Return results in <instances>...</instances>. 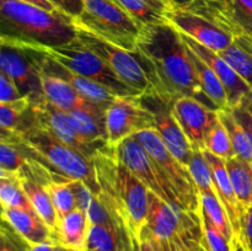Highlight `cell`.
<instances>
[{"mask_svg":"<svg viewBox=\"0 0 252 251\" xmlns=\"http://www.w3.org/2000/svg\"><path fill=\"white\" fill-rule=\"evenodd\" d=\"M134 53L158 97L172 102L182 96H189L211 110L218 111L202 90L186 44L170 22L140 27Z\"/></svg>","mask_w":252,"mask_h":251,"instance_id":"6da1fadb","label":"cell"},{"mask_svg":"<svg viewBox=\"0 0 252 251\" xmlns=\"http://www.w3.org/2000/svg\"><path fill=\"white\" fill-rule=\"evenodd\" d=\"M100 193L98 198L126 224L135 240L147 224L150 191L118 160L116 149L107 147L94 157Z\"/></svg>","mask_w":252,"mask_h":251,"instance_id":"7a4b0ae2","label":"cell"},{"mask_svg":"<svg viewBox=\"0 0 252 251\" xmlns=\"http://www.w3.org/2000/svg\"><path fill=\"white\" fill-rule=\"evenodd\" d=\"M76 39L73 19L17 0H0V42L20 46H65Z\"/></svg>","mask_w":252,"mask_h":251,"instance_id":"3957f363","label":"cell"},{"mask_svg":"<svg viewBox=\"0 0 252 251\" xmlns=\"http://www.w3.org/2000/svg\"><path fill=\"white\" fill-rule=\"evenodd\" d=\"M15 133L41 157L51 171L70 180H80L94 194L97 196L100 193L93 160L64 144L56 135L36 123Z\"/></svg>","mask_w":252,"mask_h":251,"instance_id":"277c9868","label":"cell"},{"mask_svg":"<svg viewBox=\"0 0 252 251\" xmlns=\"http://www.w3.org/2000/svg\"><path fill=\"white\" fill-rule=\"evenodd\" d=\"M84 10L73 19L75 26L90 31L100 38L135 52L140 26L113 0H83Z\"/></svg>","mask_w":252,"mask_h":251,"instance_id":"5b68a950","label":"cell"},{"mask_svg":"<svg viewBox=\"0 0 252 251\" xmlns=\"http://www.w3.org/2000/svg\"><path fill=\"white\" fill-rule=\"evenodd\" d=\"M33 48L38 49L39 52L53 61L58 62L69 70L101 84L118 97H128V96L143 97L139 91L123 83L105 61L83 46L78 39L56 48H49V47H33Z\"/></svg>","mask_w":252,"mask_h":251,"instance_id":"8992f818","label":"cell"},{"mask_svg":"<svg viewBox=\"0 0 252 251\" xmlns=\"http://www.w3.org/2000/svg\"><path fill=\"white\" fill-rule=\"evenodd\" d=\"M134 138L157 164L160 175L174 189L184 208L191 213L201 214V197L189 167L167 149L157 130H143Z\"/></svg>","mask_w":252,"mask_h":251,"instance_id":"52a82bcc","label":"cell"},{"mask_svg":"<svg viewBox=\"0 0 252 251\" xmlns=\"http://www.w3.org/2000/svg\"><path fill=\"white\" fill-rule=\"evenodd\" d=\"M76 27V39L83 46L100 57L108 64L116 75L125 84L144 96H157L152 81L148 78L144 68L140 64L137 54L121 47L115 46L105 39L100 38L90 31Z\"/></svg>","mask_w":252,"mask_h":251,"instance_id":"ba28073f","label":"cell"},{"mask_svg":"<svg viewBox=\"0 0 252 251\" xmlns=\"http://www.w3.org/2000/svg\"><path fill=\"white\" fill-rule=\"evenodd\" d=\"M106 129L108 147L116 149L127 138L155 129V118L142 97H116L106 111Z\"/></svg>","mask_w":252,"mask_h":251,"instance_id":"9c48e42d","label":"cell"},{"mask_svg":"<svg viewBox=\"0 0 252 251\" xmlns=\"http://www.w3.org/2000/svg\"><path fill=\"white\" fill-rule=\"evenodd\" d=\"M0 70L14 80L22 96L31 100V105L46 101L42 88L41 71L30 47L0 42Z\"/></svg>","mask_w":252,"mask_h":251,"instance_id":"30bf717a","label":"cell"},{"mask_svg":"<svg viewBox=\"0 0 252 251\" xmlns=\"http://www.w3.org/2000/svg\"><path fill=\"white\" fill-rule=\"evenodd\" d=\"M116 154H117L118 160L134 176H137L152 193L172 206L184 208L174 189L165 182V180L160 175L157 164L153 161L147 150L134 137L123 140L116 148Z\"/></svg>","mask_w":252,"mask_h":251,"instance_id":"8fae6325","label":"cell"},{"mask_svg":"<svg viewBox=\"0 0 252 251\" xmlns=\"http://www.w3.org/2000/svg\"><path fill=\"white\" fill-rule=\"evenodd\" d=\"M201 224V214L172 206L150 192L149 213L140 236L147 235L158 241H170L176 235L197 228Z\"/></svg>","mask_w":252,"mask_h":251,"instance_id":"7c38bea8","label":"cell"},{"mask_svg":"<svg viewBox=\"0 0 252 251\" xmlns=\"http://www.w3.org/2000/svg\"><path fill=\"white\" fill-rule=\"evenodd\" d=\"M166 19L177 31L216 52L224 51L234 42L229 32L196 12L174 6L166 12Z\"/></svg>","mask_w":252,"mask_h":251,"instance_id":"4fadbf2b","label":"cell"},{"mask_svg":"<svg viewBox=\"0 0 252 251\" xmlns=\"http://www.w3.org/2000/svg\"><path fill=\"white\" fill-rule=\"evenodd\" d=\"M142 98L154 115L155 130L161 138L162 143L182 164L189 166L194 148L175 118L170 105L171 102H166L158 96H144Z\"/></svg>","mask_w":252,"mask_h":251,"instance_id":"5bb4252c","label":"cell"},{"mask_svg":"<svg viewBox=\"0 0 252 251\" xmlns=\"http://www.w3.org/2000/svg\"><path fill=\"white\" fill-rule=\"evenodd\" d=\"M170 105L175 118L192 147L203 150L207 133L218 118V111L211 110L198 100L189 96L176 98Z\"/></svg>","mask_w":252,"mask_h":251,"instance_id":"9a60e30c","label":"cell"},{"mask_svg":"<svg viewBox=\"0 0 252 251\" xmlns=\"http://www.w3.org/2000/svg\"><path fill=\"white\" fill-rule=\"evenodd\" d=\"M180 34H181V38L184 41V43L189 48H191L197 56L201 57L213 69L214 73L217 74V76L221 81V84H223L224 89L226 91L229 108L238 107L252 93L251 86L234 70L233 66L218 52L203 46V44L194 41L193 38H191L187 34L181 33V32H180Z\"/></svg>","mask_w":252,"mask_h":251,"instance_id":"2e32d148","label":"cell"},{"mask_svg":"<svg viewBox=\"0 0 252 251\" xmlns=\"http://www.w3.org/2000/svg\"><path fill=\"white\" fill-rule=\"evenodd\" d=\"M31 110L33 113L34 123L56 135L64 144L78 150L84 157L91 160L98 153L97 150L94 149L91 145L81 139L80 135L74 129L66 112L54 107L47 101L39 103V105H31Z\"/></svg>","mask_w":252,"mask_h":251,"instance_id":"e0dca14e","label":"cell"},{"mask_svg":"<svg viewBox=\"0 0 252 251\" xmlns=\"http://www.w3.org/2000/svg\"><path fill=\"white\" fill-rule=\"evenodd\" d=\"M30 48L33 51L34 59H36V63L37 65H38L41 73H44L47 74V75L51 76H56V78H59L62 79V80L66 81V83H68L69 85L73 86L83 97L88 98V100L90 101H94V102L98 103V105L106 106V107H108V106L116 100V97H118V96H116L115 94L111 93L108 89H106L105 86H102L101 84L69 70L65 66L59 64L58 62L53 61V59L47 57L46 54H43L42 52H39L38 49L33 48V47H30Z\"/></svg>","mask_w":252,"mask_h":251,"instance_id":"ac0fdd59","label":"cell"},{"mask_svg":"<svg viewBox=\"0 0 252 251\" xmlns=\"http://www.w3.org/2000/svg\"><path fill=\"white\" fill-rule=\"evenodd\" d=\"M106 111L107 107L85 98L84 102L73 111L68 117L81 139L97 152L106 149L107 129H106Z\"/></svg>","mask_w":252,"mask_h":251,"instance_id":"d6986e66","label":"cell"},{"mask_svg":"<svg viewBox=\"0 0 252 251\" xmlns=\"http://www.w3.org/2000/svg\"><path fill=\"white\" fill-rule=\"evenodd\" d=\"M202 152H203L204 157H206L207 162H208L209 167L212 170V176H213L217 194H218L221 204H223L226 213H228L230 223L233 225L235 238L238 239L241 234V218H243L245 209L243 208L240 202L238 201L233 184H231L230 176H229L228 169H226L225 160L216 157V155L212 154L206 149H203Z\"/></svg>","mask_w":252,"mask_h":251,"instance_id":"ffe728a7","label":"cell"},{"mask_svg":"<svg viewBox=\"0 0 252 251\" xmlns=\"http://www.w3.org/2000/svg\"><path fill=\"white\" fill-rule=\"evenodd\" d=\"M85 251H139V243L121 224H89Z\"/></svg>","mask_w":252,"mask_h":251,"instance_id":"44dd1931","label":"cell"},{"mask_svg":"<svg viewBox=\"0 0 252 251\" xmlns=\"http://www.w3.org/2000/svg\"><path fill=\"white\" fill-rule=\"evenodd\" d=\"M1 218L31 245L57 241L56 235L33 208H2Z\"/></svg>","mask_w":252,"mask_h":251,"instance_id":"7402d4cb","label":"cell"},{"mask_svg":"<svg viewBox=\"0 0 252 251\" xmlns=\"http://www.w3.org/2000/svg\"><path fill=\"white\" fill-rule=\"evenodd\" d=\"M19 179L22 185V188L36 213L43 219L44 223L51 228L57 238L59 218L54 209L51 196L46 188V185L39 181L37 177H34L26 167L19 172Z\"/></svg>","mask_w":252,"mask_h":251,"instance_id":"603a6c76","label":"cell"},{"mask_svg":"<svg viewBox=\"0 0 252 251\" xmlns=\"http://www.w3.org/2000/svg\"><path fill=\"white\" fill-rule=\"evenodd\" d=\"M88 233V214L80 208H75L59 220L57 241L69 250L85 251Z\"/></svg>","mask_w":252,"mask_h":251,"instance_id":"cb8c5ba5","label":"cell"},{"mask_svg":"<svg viewBox=\"0 0 252 251\" xmlns=\"http://www.w3.org/2000/svg\"><path fill=\"white\" fill-rule=\"evenodd\" d=\"M41 79L47 102L64 112H70L85 100V97H83L73 86L62 79L44 73H41Z\"/></svg>","mask_w":252,"mask_h":251,"instance_id":"d4e9b609","label":"cell"},{"mask_svg":"<svg viewBox=\"0 0 252 251\" xmlns=\"http://www.w3.org/2000/svg\"><path fill=\"white\" fill-rule=\"evenodd\" d=\"M187 51H189V57L192 59V63H193L194 69H196L197 78H198V81L201 84V88L203 90V93L213 101L214 105L218 108V111L229 108L226 91L224 89L221 81L217 76V74L214 73L213 69L201 57L197 56L191 48L187 47Z\"/></svg>","mask_w":252,"mask_h":251,"instance_id":"484cf974","label":"cell"},{"mask_svg":"<svg viewBox=\"0 0 252 251\" xmlns=\"http://www.w3.org/2000/svg\"><path fill=\"white\" fill-rule=\"evenodd\" d=\"M125 10L140 27L169 22L166 12L169 7L157 0H113Z\"/></svg>","mask_w":252,"mask_h":251,"instance_id":"4316f807","label":"cell"},{"mask_svg":"<svg viewBox=\"0 0 252 251\" xmlns=\"http://www.w3.org/2000/svg\"><path fill=\"white\" fill-rule=\"evenodd\" d=\"M238 201L244 209L252 206V162L238 157L225 160Z\"/></svg>","mask_w":252,"mask_h":251,"instance_id":"83f0119b","label":"cell"},{"mask_svg":"<svg viewBox=\"0 0 252 251\" xmlns=\"http://www.w3.org/2000/svg\"><path fill=\"white\" fill-rule=\"evenodd\" d=\"M218 113L221 122L225 126L229 133L234 152H235V157L252 162V139L248 130L243 127V125L236 118L233 108L219 110Z\"/></svg>","mask_w":252,"mask_h":251,"instance_id":"f1b7e54d","label":"cell"},{"mask_svg":"<svg viewBox=\"0 0 252 251\" xmlns=\"http://www.w3.org/2000/svg\"><path fill=\"white\" fill-rule=\"evenodd\" d=\"M199 197H201V213L204 214L226 236L228 240L234 243L236 238L233 225L217 192L203 193Z\"/></svg>","mask_w":252,"mask_h":251,"instance_id":"f546056e","label":"cell"},{"mask_svg":"<svg viewBox=\"0 0 252 251\" xmlns=\"http://www.w3.org/2000/svg\"><path fill=\"white\" fill-rule=\"evenodd\" d=\"M0 202L2 208H33L17 174L0 171Z\"/></svg>","mask_w":252,"mask_h":251,"instance_id":"4dcf8cb0","label":"cell"},{"mask_svg":"<svg viewBox=\"0 0 252 251\" xmlns=\"http://www.w3.org/2000/svg\"><path fill=\"white\" fill-rule=\"evenodd\" d=\"M46 188L53 202L58 218H62L73 212L76 207L75 194L71 187V180L68 177L63 179H53L46 185Z\"/></svg>","mask_w":252,"mask_h":251,"instance_id":"1f68e13d","label":"cell"},{"mask_svg":"<svg viewBox=\"0 0 252 251\" xmlns=\"http://www.w3.org/2000/svg\"><path fill=\"white\" fill-rule=\"evenodd\" d=\"M204 149L224 160H228L230 157H235V152H234L230 137H229V133L226 130L225 126L223 125L220 117H219V113L217 121L213 123L211 129L207 133Z\"/></svg>","mask_w":252,"mask_h":251,"instance_id":"d6a6232c","label":"cell"},{"mask_svg":"<svg viewBox=\"0 0 252 251\" xmlns=\"http://www.w3.org/2000/svg\"><path fill=\"white\" fill-rule=\"evenodd\" d=\"M218 53L252 89V52L239 42L234 41L228 48Z\"/></svg>","mask_w":252,"mask_h":251,"instance_id":"836d02e7","label":"cell"},{"mask_svg":"<svg viewBox=\"0 0 252 251\" xmlns=\"http://www.w3.org/2000/svg\"><path fill=\"white\" fill-rule=\"evenodd\" d=\"M31 107V100L26 96L11 102L0 103V127L1 130H19L27 111Z\"/></svg>","mask_w":252,"mask_h":251,"instance_id":"e575fe53","label":"cell"},{"mask_svg":"<svg viewBox=\"0 0 252 251\" xmlns=\"http://www.w3.org/2000/svg\"><path fill=\"white\" fill-rule=\"evenodd\" d=\"M187 167L196 182L199 196L203 193L217 192L216 187H214L213 176H212V170L201 149L193 150V155H192V159Z\"/></svg>","mask_w":252,"mask_h":251,"instance_id":"d590c367","label":"cell"},{"mask_svg":"<svg viewBox=\"0 0 252 251\" xmlns=\"http://www.w3.org/2000/svg\"><path fill=\"white\" fill-rule=\"evenodd\" d=\"M29 162L30 159L20 148L5 140L0 142V166H1L0 171L17 174L24 170Z\"/></svg>","mask_w":252,"mask_h":251,"instance_id":"8d00e7d4","label":"cell"},{"mask_svg":"<svg viewBox=\"0 0 252 251\" xmlns=\"http://www.w3.org/2000/svg\"><path fill=\"white\" fill-rule=\"evenodd\" d=\"M202 221V243L206 251H233V243L201 213Z\"/></svg>","mask_w":252,"mask_h":251,"instance_id":"74e56055","label":"cell"},{"mask_svg":"<svg viewBox=\"0 0 252 251\" xmlns=\"http://www.w3.org/2000/svg\"><path fill=\"white\" fill-rule=\"evenodd\" d=\"M169 243L171 251H206L202 243V224L197 228L176 235Z\"/></svg>","mask_w":252,"mask_h":251,"instance_id":"f35d334b","label":"cell"},{"mask_svg":"<svg viewBox=\"0 0 252 251\" xmlns=\"http://www.w3.org/2000/svg\"><path fill=\"white\" fill-rule=\"evenodd\" d=\"M30 248L31 244L2 219L0 230V251H30Z\"/></svg>","mask_w":252,"mask_h":251,"instance_id":"ab89813d","label":"cell"},{"mask_svg":"<svg viewBox=\"0 0 252 251\" xmlns=\"http://www.w3.org/2000/svg\"><path fill=\"white\" fill-rule=\"evenodd\" d=\"M21 97L24 96L20 93L14 80L4 71L0 70V103L11 102V101L20 100Z\"/></svg>","mask_w":252,"mask_h":251,"instance_id":"60d3db41","label":"cell"},{"mask_svg":"<svg viewBox=\"0 0 252 251\" xmlns=\"http://www.w3.org/2000/svg\"><path fill=\"white\" fill-rule=\"evenodd\" d=\"M71 187H73L74 194H75L76 207L88 214L91 201H93L95 194H94L93 191L86 186V184H84L80 180H71Z\"/></svg>","mask_w":252,"mask_h":251,"instance_id":"b9f144b4","label":"cell"},{"mask_svg":"<svg viewBox=\"0 0 252 251\" xmlns=\"http://www.w3.org/2000/svg\"><path fill=\"white\" fill-rule=\"evenodd\" d=\"M61 12L65 14L66 16L75 19L80 16L84 10L83 0H49Z\"/></svg>","mask_w":252,"mask_h":251,"instance_id":"7bdbcfd3","label":"cell"},{"mask_svg":"<svg viewBox=\"0 0 252 251\" xmlns=\"http://www.w3.org/2000/svg\"><path fill=\"white\" fill-rule=\"evenodd\" d=\"M239 238L245 244L248 251H252V206L245 209L241 218V234Z\"/></svg>","mask_w":252,"mask_h":251,"instance_id":"ee69618b","label":"cell"},{"mask_svg":"<svg viewBox=\"0 0 252 251\" xmlns=\"http://www.w3.org/2000/svg\"><path fill=\"white\" fill-rule=\"evenodd\" d=\"M234 113H235L236 118L239 120V122L243 125V127L248 130V133L250 134L252 139V110L249 107L246 103L241 102L238 107L233 108Z\"/></svg>","mask_w":252,"mask_h":251,"instance_id":"f6af8a7d","label":"cell"},{"mask_svg":"<svg viewBox=\"0 0 252 251\" xmlns=\"http://www.w3.org/2000/svg\"><path fill=\"white\" fill-rule=\"evenodd\" d=\"M140 251H171L169 241H158L147 235L140 236Z\"/></svg>","mask_w":252,"mask_h":251,"instance_id":"bcb514c9","label":"cell"},{"mask_svg":"<svg viewBox=\"0 0 252 251\" xmlns=\"http://www.w3.org/2000/svg\"><path fill=\"white\" fill-rule=\"evenodd\" d=\"M64 246L59 245L56 241H47L42 244H34L31 245L30 251H63Z\"/></svg>","mask_w":252,"mask_h":251,"instance_id":"7dc6e473","label":"cell"},{"mask_svg":"<svg viewBox=\"0 0 252 251\" xmlns=\"http://www.w3.org/2000/svg\"><path fill=\"white\" fill-rule=\"evenodd\" d=\"M17 1H21V2H26V4H31V5H34V6H38L41 7V9H44V10H48V11H59L58 9H57L56 6H54L53 4H52L49 0H17Z\"/></svg>","mask_w":252,"mask_h":251,"instance_id":"c3c4849f","label":"cell"},{"mask_svg":"<svg viewBox=\"0 0 252 251\" xmlns=\"http://www.w3.org/2000/svg\"><path fill=\"white\" fill-rule=\"evenodd\" d=\"M172 1V7L176 6V7H182V6H186L187 4L192 1H196V0H171ZM214 1H229V0H214Z\"/></svg>","mask_w":252,"mask_h":251,"instance_id":"681fc988","label":"cell"},{"mask_svg":"<svg viewBox=\"0 0 252 251\" xmlns=\"http://www.w3.org/2000/svg\"><path fill=\"white\" fill-rule=\"evenodd\" d=\"M233 251H248L245 244L243 243V240H241L240 238H238V239H235V240H234Z\"/></svg>","mask_w":252,"mask_h":251,"instance_id":"f907efd6","label":"cell"},{"mask_svg":"<svg viewBox=\"0 0 252 251\" xmlns=\"http://www.w3.org/2000/svg\"><path fill=\"white\" fill-rule=\"evenodd\" d=\"M243 102H244V103H246V105H248L249 107H250L251 110H252V93L250 94V95L248 96V97L245 98V100L243 101Z\"/></svg>","mask_w":252,"mask_h":251,"instance_id":"816d5d0a","label":"cell"},{"mask_svg":"<svg viewBox=\"0 0 252 251\" xmlns=\"http://www.w3.org/2000/svg\"><path fill=\"white\" fill-rule=\"evenodd\" d=\"M157 1H159V2H161V4H164L165 6L169 7V10L172 7V1H171V0H157Z\"/></svg>","mask_w":252,"mask_h":251,"instance_id":"f5cc1de1","label":"cell"},{"mask_svg":"<svg viewBox=\"0 0 252 251\" xmlns=\"http://www.w3.org/2000/svg\"><path fill=\"white\" fill-rule=\"evenodd\" d=\"M63 251H76V250H69V249H66V248H64V250Z\"/></svg>","mask_w":252,"mask_h":251,"instance_id":"db71d44e","label":"cell"},{"mask_svg":"<svg viewBox=\"0 0 252 251\" xmlns=\"http://www.w3.org/2000/svg\"><path fill=\"white\" fill-rule=\"evenodd\" d=\"M139 251H140V249H139Z\"/></svg>","mask_w":252,"mask_h":251,"instance_id":"11a10c76","label":"cell"}]
</instances>
